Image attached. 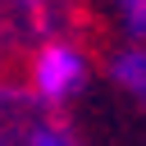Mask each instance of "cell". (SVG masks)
Instances as JSON below:
<instances>
[{"label":"cell","instance_id":"cell-6","mask_svg":"<svg viewBox=\"0 0 146 146\" xmlns=\"http://www.w3.org/2000/svg\"><path fill=\"white\" fill-rule=\"evenodd\" d=\"M9 59H14V55H9V50H5V41H0V78H9Z\"/></svg>","mask_w":146,"mask_h":146},{"label":"cell","instance_id":"cell-2","mask_svg":"<svg viewBox=\"0 0 146 146\" xmlns=\"http://www.w3.org/2000/svg\"><path fill=\"white\" fill-rule=\"evenodd\" d=\"M0 146H87V137L68 110L46 105L14 78H0Z\"/></svg>","mask_w":146,"mask_h":146},{"label":"cell","instance_id":"cell-1","mask_svg":"<svg viewBox=\"0 0 146 146\" xmlns=\"http://www.w3.org/2000/svg\"><path fill=\"white\" fill-rule=\"evenodd\" d=\"M23 59V87L32 96H41L46 105H59L68 110L73 100H82V91L91 87L96 78V64H91V50L78 41V36H55V41H41L32 46Z\"/></svg>","mask_w":146,"mask_h":146},{"label":"cell","instance_id":"cell-5","mask_svg":"<svg viewBox=\"0 0 146 146\" xmlns=\"http://www.w3.org/2000/svg\"><path fill=\"white\" fill-rule=\"evenodd\" d=\"M105 14L123 41H146V0H105Z\"/></svg>","mask_w":146,"mask_h":146},{"label":"cell","instance_id":"cell-4","mask_svg":"<svg viewBox=\"0 0 146 146\" xmlns=\"http://www.w3.org/2000/svg\"><path fill=\"white\" fill-rule=\"evenodd\" d=\"M105 78L114 82V91L123 100H132L141 114H146V41H123L110 64H105Z\"/></svg>","mask_w":146,"mask_h":146},{"label":"cell","instance_id":"cell-3","mask_svg":"<svg viewBox=\"0 0 146 146\" xmlns=\"http://www.w3.org/2000/svg\"><path fill=\"white\" fill-rule=\"evenodd\" d=\"M55 36H82V0H0V41L9 55H27Z\"/></svg>","mask_w":146,"mask_h":146}]
</instances>
